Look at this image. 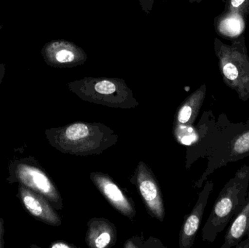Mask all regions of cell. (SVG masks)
Returning a JSON list of instances; mask_svg holds the SVG:
<instances>
[{
	"mask_svg": "<svg viewBox=\"0 0 249 248\" xmlns=\"http://www.w3.org/2000/svg\"><path fill=\"white\" fill-rule=\"evenodd\" d=\"M46 134L53 147L75 156L99 155L118 141L111 128L100 123L75 122L47 131Z\"/></svg>",
	"mask_w": 249,
	"mask_h": 248,
	"instance_id": "obj_1",
	"label": "cell"
},
{
	"mask_svg": "<svg viewBox=\"0 0 249 248\" xmlns=\"http://www.w3.org/2000/svg\"><path fill=\"white\" fill-rule=\"evenodd\" d=\"M249 167L244 165L221 191L207 222L203 228V239L213 243L219 233L241 212L247 200Z\"/></svg>",
	"mask_w": 249,
	"mask_h": 248,
	"instance_id": "obj_2",
	"label": "cell"
},
{
	"mask_svg": "<svg viewBox=\"0 0 249 248\" xmlns=\"http://www.w3.org/2000/svg\"><path fill=\"white\" fill-rule=\"evenodd\" d=\"M213 45L224 83L243 101L249 100V55L245 35L232 39L231 45L216 37Z\"/></svg>",
	"mask_w": 249,
	"mask_h": 248,
	"instance_id": "obj_3",
	"label": "cell"
},
{
	"mask_svg": "<svg viewBox=\"0 0 249 248\" xmlns=\"http://www.w3.org/2000/svg\"><path fill=\"white\" fill-rule=\"evenodd\" d=\"M68 85L71 92L85 101L117 109H131L139 105L133 92L122 79L85 77Z\"/></svg>",
	"mask_w": 249,
	"mask_h": 248,
	"instance_id": "obj_4",
	"label": "cell"
},
{
	"mask_svg": "<svg viewBox=\"0 0 249 248\" xmlns=\"http://www.w3.org/2000/svg\"><path fill=\"white\" fill-rule=\"evenodd\" d=\"M15 176L20 184L43 196L53 208L62 210L63 201L55 185L39 167L18 163L14 168Z\"/></svg>",
	"mask_w": 249,
	"mask_h": 248,
	"instance_id": "obj_5",
	"label": "cell"
},
{
	"mask_svg": "<svg viewBox=\"0 0 249 248\" xmlns=\"http://www.w3.org/2000/svg\"><path fill=\"white\" fill-rule=\"evenodd\" d=\"M135 180L148 213L153 218L163 221L165 210L160 188L152 170L143 162L138 165Z\"/></svg>",
	"mask_w": 249,
	"mask_h": 248,
	"instance_id": "obj_6",
	"label": "cell"
},
{
	"mask_svg": "<svg viewBox=\"0 0 249 248\" xmlns=\"http://www.w3.org/2000/svg\"><path fill=\"white\" fill-rule=\"evenodd\" d=\"M90 178L115 209L130 220L135 218L136 211L131 199L124 195L109 176L100 172H93L90 175Z\"/></svg>",
	"mask_w": 249,
	"mask_h": 248,
	"instance_id": "obj_7",
	"label": "cell"
},
{
	"mask_svg": "<svg viewBox=\"0 0 249 248\" xmlns=\"http://www.w3.org/2000/svg\"><path fill=\"white\" fill-rule=\"evenodd\" d=\"M213 188V182L209 181L206 183L203 190L199 195L197 203L184 221L181 229L179 236L180 248H190L194 244L196 234L201 224L205 208Z\"/></svg>",
	"mask_w": 249,
	"mask_h": 248,
	"instance_id": "obj_8",
	"label": "cell"
},
{
	"mask_svg": "<svg viewBox=\"0 0 249 248\" xmlns=\"http://www.w3.org/2000/svg\"><path fill=\"white\" fill-rule=\"evenodd\" d=\"M19 195L25 208L35 218L50 225H61V218L43 196L22 184L19 186Z\"/></svg>",
	"mask_w": 249,
	"mask_h": 248,
	"instance_id": "obj_9",
	"label": "cell"
},
{
	"mask_svg": "<svg viewBox=\"0 0 249 248\" xmlns=\"http://www.w3.org/2000/svg\"><path fill=\"white\" fill-rule=\"evenodd\" d=\"M116 240V228L110 221L105 218H93L89 221L86 238L89 247H112L115 246Z\"/></svg>",
	"mask_w": 249,
	"mask_h": 248,
	"instance_id": "obj_10",
	"label": "cell"
},
{
	"mask_svg": "<svg viewBox=\"0 0 249 248\" xmlns=\"http://www.w3.org/2000/svg\"><path fill=\"white\" fill-rule=\"evenodd\" d=\"M53 60L58 66L74 67L81 66L87 61L86 52L80 47L69 41H58L51 47Z\"/></svg>",
	"mask_w": 249,
	"mask_h": 248,
	"instance_id": "obj_11",
	"label": "cell"
},
{
	"mask_svg": "<svg viewBox=\"0 0 249 248\" xmlns=\"http://www.w3.org/2000/svg\"><path fill=\"white\" fill-rule=\"evenodd\" d=\"M206 95V85L202 84L185 99L178 108L174 126L193 125L203 106Z\"/></svg>",
	"mask_w": 249,
	"mask_h": 248,
	"instance_id": "obj_12",
	"label": "cell"
},
{
	"mask_svg": "<svg viewBox=\"0 0 249 248\" xmlns=\"http://www.w3.org/2000/svg\"><path fill=\"white\" fill-rule=\"evenodd\" d=\"M247 17L237 12L223 11L214 18L216 32L222 37L232 41L245 33Z\"/></svg>",
	"mask_w": 249,
	"mask_h": 248,
	"instance_id": "obj_13",
	"label": "cell"
},
{
	"mask_svg": "<svg viewBox=\"0 0 249 248\" xmlns=\"http://www.w3.org/2000/svg\"><path fill=\"white\" fill-rule=\"evenodd\" d=\"M245 237L249 239V195L241 212L232 221L225 235V243L221 248L235 247Z\"/></svg>",
	"mask_w": 249,
	"mask_h": 248,
	"instance_id": "obj_14",
	"label": "cell"
},
{
	"mask_svg": "<svg viewBox=\"0 0 249 248\" xmlns=\"http://www.w3.org/2000/svg\"><path fill=\"white\" fill-rule=\"evenodd\" d=\"M230 149L229 161H236L249 155V130L241 132L232 140Z\"/></svg>",
	"mask_w": 249,
	"mask_h": 248,
	"instance_id": "obj_15",
	"label": "cell"
},
{
	"mask_svg": "<svg viewBox=\"0 0 249 248\" xmlns=\"http://www.w3.org/2000/svg\"><path fill=\"white\" fill-rule=\"evenodd\" d=\"M174 135L177 141L185 145H190L197 140V132L192 125L174 126Z\"/></svg>",
	"mask_w": 249,
	"mask_h": 248,
	"instance_id": "obj_16",
	"label": "cell"
},
{
	"mask_svg": "<svg viewBox=\"0 0 249 248\" xmlns=\"http://www.w3.org/2000/svg\"><path fill=\"white\" fill-rule=\"evenodd\" d=\"M224 11L237 12L247 17L249 16V0H225Z\"/></svg>",
	"mask_w": 249,
	"mask_h": 248,
	"instance_id": "obj_17",
	"label": "cell"
},
{
	"mask_svg": "<svg viewBox=\"0 0 249 248\" xmlns=\"http://www.w3.org/2000/svg\"><path fill=\"white\" fill-rule=\"evenodd\" d=\"M154 1L155 0H139L141 7L146 14H149L152 7H153Z\"/></svg>",
	"mask_w": 249,
	"mask_h": 248,
	"instance_id": "obj_18",
	"label": "cell"
},
{
	"mask_svg": "<svg viewBox=\"0 0 249 248\" xmlns=\"http://www.w3.org/2000/svg\"><path fill=\"white\" fill-rule=\"evenodd\" d=\"M72 247L71 246L67 244V243H64V242H58V243H54L53 245L51 246L52 248H70Z\"/></svg>",
	"mask_w": 249,
	"mask_h": 248,
	"instance_id": "obj_19",
	"label": "cell"
},
{
	"mask_svg": "<svg viewBox=\"0 0 249 248\" xmlns=\"http://www.w3.org/2000/svg\"><path fill=\"white\" fill-rule=\"evenodd\" d=\"M235 248H249V239H246V240H244V242L241 241L239 244H238L236 246H235Z\"/></svg>",
	"mask_w": 249,
	"mask_h": 248,
	"instance_id": "obj_20",
	"label": "cell"
},
{
	"mask_svg": "<svg viewBox=\"0 0 249 248\" xmlns=\"http://www.w3.org/2000/svg\"><path fill=\"white\" fill-rule=\"evenodd\" d=\"M189 2L190 3H194V2H197V3H200L203 0H188Z\"/></svg>",
	"mask_w": 249,
	"mask_h": 248,
	"instance_id": "obj_21",
	"label": "cell"
}]
</instances>
